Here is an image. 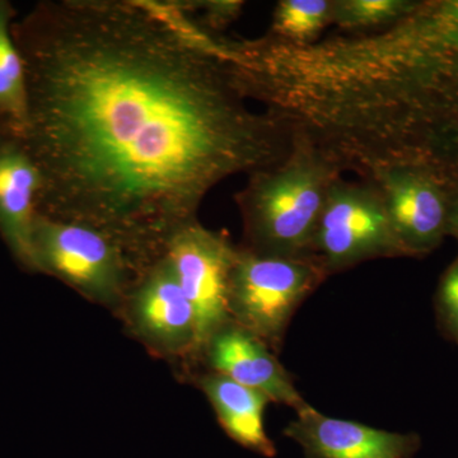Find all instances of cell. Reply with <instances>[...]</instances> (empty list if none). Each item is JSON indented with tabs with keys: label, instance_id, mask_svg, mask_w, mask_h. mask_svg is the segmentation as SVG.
Masks as SVG:
<instances>
[{
	"label": "cell",
	"instance_id": "1",
	"mask_svg": "<svg viewBox=\"0 0 458 458\" xmlns=\"http://www.w3.org/2000/svg\"><path fill=\"white\" fill-rule=\"evenodd\" d=\"M13 36L38 214L105 232L140 271L218 183L293 147L282 123L250 107L213 30L182 3L47 0Z\"/></svg>",
	"mask_w": 458,
	"mask_h": 458
},
{
	"label": "cell",
	"instance_id": "2",
	"mask_svg": "<svg viewBox=\"0 0 458 458\" xmlns=\"http://www.w3.org/2000/svg\"><path fill=\"white\" fill-rule=\"evenodd\" d=\"M343 174L311 143L293 137L279 164L249 174L234 195L243 250L278 258H312V243L328 192Z\"/></svg>",
	"mask_w": 458,
	"mask_h": 458
},
{
	"label": "cell",
	"instance_id": "3",
	"mask_svg": "<svg viewBox=\"0 0 458 458\" xmlns=\"http://www.w3.org/2000/svg\"><path fill=\"white\" fill-rule=\"evenodd\" d=\"M327 278L315 258L259 255L238 246L229 315L278 354L295 312Z\"/></svg>",
	"mask_w": 458,
	"mask_h": 458
},
{
	"label": "cell",
	"instance_id": "4",
	"mask_svg": "<svg viewBox=\"0 0 458 458\" xmlns=\"http://www.w3.org/2000/svg\"><path fill=\"white\" fill-rule=\"evenodd\" d=\"M36 267L93 302L126 300L141 276L131 256L105 232L38 214L33 233Z\"/></svg>",
	"mask_w": 458,
	"mask_h": 458
},
{
	"label": "cell",
	"instance_id": "5",
	"mask_svg": "<svg viewBox=\"0 0 458 458\" xmlns=\"http://www.w3.org/2000/svg\"><path fill=\"white\" fill-rule=\"evenodd\" d=\"M412 25L426 86L433 167L452 189L458 185V0L419 2Z\"/></svg>",
	"mask_w": 458,
	"mask_h": 458
},
{
	"label": "cell",
	"instance_id": "6",
	"mask_svg": "<svg viewBox=\"0 0 458 458\" xmlns=\"http://www.w3.org/2000/svg\"><path fill=\"white\" fill-rule=\"evenodd\" d=\"M312 258L327 276L376 259L405 258L372 181L342 177L334 183L313 237Z\"/></svg>",
	"mask_w": 458,
	"mask_h": 458
},
{
	"label": "cell",
	"instance_id": "7",
	"mask_svg": "<svg viewBox=\"0 0 458 458\" xmlns=\"http://www.w3.org/2000/svg\"><path fill=\"white\" fill-rule=\"evenodd\" d=\"M238 246L222 232L192 222L168 240L165 258L170 262L197 318V354L225 324L229 315V284Z\"/></svg>",
	"mask_w": 458,
	"mask_h": 458
},
{
	"label": "cell",
	"instance_id": "8",
	"mask_svg": "<svg viewBox=\"0 0 458 458\" xmlns=\"http://www.w3.org/2000/svg\"><path fill=\"white\" fill-rule=\"evenodd\" d=\"M369 181L381 191L405 258H424L442 245L448 237L450 190L415 168L379 171Z\"/></svg>",
	"mask_w": 458,
	"mask_h": 458
},
{
	"label": "cell",
	"instance_id": "9",
	"mask_svg": "<svg viewBox=\"0 0 458 458\" xmlns=\"http://www.w3.org/2000/svg\"><path fill=\"white\" fill-rule=\"evenodd\" d=\"M132 327L152 348L197 352V318L165 256L140 276L126 297Z\"/></svg>",
	"mask_w": 458,
	"mask_h": 458
},
{
	"label": "cell",
	"instance_id": "10",
	"mask_svg": "<svg viewBox=\"0 0 458 458\" xmlns=\"http://www.w3.org/2000/svg\"><path fill=\"white\" fill-rule=\"evenodd\" d=\"M283 433L301 445L306 458H414L421 445L417 433L327 417L312 405L297 412Z\"/></svg>",
	"mask_w": 458,
	"mask_h": 458
},
{
	"label": "cell",
	"instance_id": "11",
	"mask_svg": "<svg viewBox=\"0 0 458 458\" xmlns=\"http://www.w3.org/2000/svg\"><path fill=\"white\" fill-rule=\"evenodd\" d=\"M201 354L212 372L260 391L273 403L289 406L295 412L311 406L297 390L293 377L280 363L276 352L236 322H228L219 328L205 344Z\"/></svg>",
	"mask_w": 458,
	"mask_h": 458
},
{
	"label": "cell",
	"instance_id": "12",
	"mask_svg": "<svg viewBox=\"0 0 458 458\" xmlns=\"http://www.w3.org/2000/svg\"><path fill=\"white\" fill-rule=\"evenodd\" d=\"M42 179L22 141L0 132V234L21 265L36 267L33 233Z\"/></svg>",
	"mask_w": 458,
	"mask_h": 458
},
{
	"label": "cell",
	"instance_id": "13",
	"mask_svg": "<svg viewBox=\"0 0 458 458\" xmlns=\"http://www.w3.org/2000/svg\"><path fill=\"white\" fill-rule=\"evenodd\" d=\"M198 384L232 441L262 457H276V443L265 429V411L273 403L267 394L216 372L201 376Z\"/></svg>",
	"mask_w": 458,
	"mask_h": 458
},
{
	"label": "cell",
	"instance_id": "14",
	"mask_svg": "<svg viewBox=\"0 0 458 458\" xmlns=\"http://www.w3.org/2000/svg\"><path fill=\"white\" fill-rule=\"evenodd\" d=\"M13 5L0 0V132L20 140L29 113L25 62L13 36Z\"/></svg>",
	"mask_w": 458,
	"mask_h": 458
},
{
	"label": "cell",
	"instance_id": "15",
	"mask_svg": "<svg viewBox=\"0 0 458 458\" xmlns=\"http://www.w3.org/2000/svg\"><path fill=\"white\" fill-rule=\"evenodd\" d=\"M333 0H280L267 35L291 44L307 45L331 25Z\"/></svg>",
	"mask_w": 458,
	"mask_h": 458
},
{
	"label": "cell",
	"instance_id": "16",
	"mask_svg": "<svg viewBox=\"0 0 458 458\" xmlns=\"http://www.w3.org/2000/svg\"><path fill=\"white\" fill-rule=\"evenodd\" d=\"M417 0H333L331 25L354 33L394 25L417 7Z\"/></svg>",
	"mask_w": 458,
	"mask_h": 458
},
{
	"label": "cell",
	"instance_id": "17",
	"mask_svg": "<svg viewBox=\"0 0 458 458\" xmlns=\"http://www.w3.org/2000/svg\"><path fill=\"white\" fill-rule=\"evenodd\" d=\"M434 310L442 335L458 346V255L439 278Z\"/></svg>",
	"mask_w": 458,
	"mask_h": 458
},
{
	"label": "cell",
	"instance_id": "18",
	"mask_svg": "<svg viewBox=\"0 0 458 458\" xmlns=\"http://www.w3.org/2000/svg\"><path fill=\"white\" fill-rule=\"evenodd\" d=\"M447 236L454 238L458 243V185L450 189Z\"/></svg>",
	"mask_w": 458,
	"mask_h": 458
}]
</instances>
